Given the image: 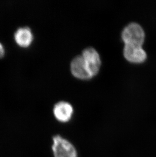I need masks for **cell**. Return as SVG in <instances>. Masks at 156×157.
<instances>
[{"mask_svg": "<svg viewBox=\"0 0 156 157\" xmlns=\"http://www.w3.org/2000/svg\"><path fill=\"white\" fill-rule=\"evenodd\" d=\"M13 39L19 48H28L34 42L35 35L31 27L24 25L16 29L13 33Z\"/></svg>", "mask_w": 156, "mask_h": 157, "instance_id": "3", "label": "cell"}, {"mask_svg": "<svg viewBox=\"0 0 156 157\" xmlns=\"http://www.w3.org/2000/svg\"><path fill=\"white\" fill-rule=\"evenodd\" d=\"M71 67L73 75L79 78H90L93 76L89 66L82 55L72 59Z\"/></svg>", "mask_w": 156, "mask_h": 157, "instance_id": "4", "label": "cell"}, {"mask_svg": "<svg viewBox=\"0 0 156 157\" xmlns=\"http://www.w3.org/2000/svg\"><path fill=\"white\" fill-rule=\"evenodd\" d=\"M6 55V49L4 45L1 42H0V59L4 57Z\"/></svg>", "mask_w": 156, "mask_h": 157, "instance_id": "8", "label": "cell"}, {"mask_svg": "<svg viewBox=\"0 0 156 157\" xmlns=\"http://www.w3.org/2000/svg\"><path fill=\"white\" fill-rule=\"evenodd\" d=\"M122 37L125 44L143 45L145 33L140 25L136 22H132L124 29Z\"/></svg>", "mask_w": 156, "mask_h": 157, "instance_id": "2", "label": "cell"}, {"mask_svg": "<svg viewBox=\"0 0 156 157\" xmlns=\"http://www.w3.org/2000/svg\"><path fill=\"white\" fill-rule=\"evenodd\" d=\"M124 55L128 61L134 63L143 62L147 57L142 45L131 44H125Z\"/></svg>", "mask_w": 156, "mask_h": 157, "instance_id": "5", "label": "cell"}, {"mask_svg": "<svg viewBox=\"0 0 156 157\" xmlns=\"http://www.w3.org/2000/svg\"><path fill=\"white\" fill-rule=\"evenodd\" d=\"M82 56L89 66L93 76L97 74L101 63L100 56L97 51L94 48L89 47L83 50Z\"/></svg>", "mask_w": 156, "mask_h": 157, "instance_id": "7", "label": "cell"}, {"mask_svg": "<svg viewBox=\"0 0 156 157\" xmlns=\"http://www.w3.org/2000/svg\"><path fill=\"white\" fill-rule=\"evenodd\" d=\"M53 111L55 117L58 121L66 123L69 122L72 117L73 108L69 103L60 101L55 104Z\"/></svg>", "mask_w": 156, "mask_h": 157, "instance_id": "6", "label": "cell"}, {"mask_svg": "<svg viewBox=\"0 0 156 157\" xmlns=\"http://www.w3.org/2000/svg\"><path fill=\"white\" fill-rule=\"evenodd\" d=\"M52 149L54 157H78L77 150L73 144L60 135L53 137Z\"/></svg>", "mask_w": 156, "mask_h": 157, "instance_id": "1", "label": "cell"}]
</instances>
